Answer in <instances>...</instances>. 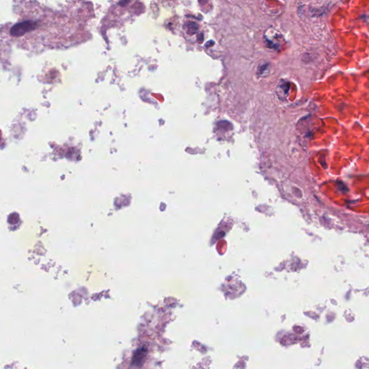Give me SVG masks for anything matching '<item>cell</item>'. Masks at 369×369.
Instances as JSON below:
<instances>
[{
	"instance_id": "cell-1",
	"label": "cell",
	"mask_w": 369,
	"mask_h": 369,
	"mask_svg": "<svg viewBox=\"0 0 369 369\" xmlns=\"http://www.w3.org/2000/svg\"><path fill=\"white\" fill-rule=\"evenodd\" d=\"M36 22L32 20H26L22 22L15 24L12 27L10 34L12 36H22L28 33L36 28Z\"/></svg>"
},
{
	"instance_id": "cell-2",
	"label": "cell",
	"mask_w": 369,
	"mask_h": 369,
	"mask_svg": "<svg viewBox=\"0 0 369 369\" xmlns=\"http://www.w3.org/2000/svg\"><path fill=\"white\" fill-rule=\"evenodd\" d=\"M146 352H147V350L144 348H141L138 349L133 356L131 361V367H141L144 361Z\"/></svg>"
}]
</instances>
